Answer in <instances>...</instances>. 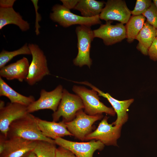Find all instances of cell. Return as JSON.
Wrapping results in <instances>:
<instances>
[{
	"instance_id": "obj_30",
	"label": "cell",
	"mask_w": 157,
	"mask_h": 157,
	"mask_svg": "<svg viewBox=\"0 0 157 157\" xmlns=\"http://www.w3.org/2000/svg\"><path fill=\"white\" fill-rule=\"evenodd\" d=\"M79 0H61L63 5L68 9L70 10L74 9Z\"/></svg>"
},
{
	"instance_id": "obj_9",
	"label": "cell",
	"mask_w": 157,
	"mask_h": 157,
	"mask_svg": "<svg viewBox=\"0 0 157 157\" xmlns=\"http://www.w3.org/2000/svg\"><path fill=\"white\" fill-rule=\"evenodd\" d=\"M108 117L106 116L94 131L87 135L85 140H96L104 145L117 146V140L121 135L122 126H113L108 122Z\"/></svg>"
},
{
	"instance_id": "obj_18",
	"label": "cell",
	"mask_w": 157,
	"mask_h": 157,
	"mask_svg": "<svg viewBox=\"0 0 157 157\" xmlns=\"http://www.w3.org/2000/svg\"><path fill=\"white\" fill-rule=\"evenodd\" d=\"M10 24L17 25L23 31H26L30 28L29 23L24 20L19 13L16 12L13 7H0V29Z\"/></svg>"
},
{
	"instance_id": "obj_33",
	"label": "cell",
	"mask_w": 157,
	"mask_h": 157,
	"mask_svg": "<svg viewBox=\"0 0 157 157\" xmlns=\"http://www.w3.org/2000/svg\"><path fill=\"white\" fill-rule=\"evenodd\" d=\"M5 103L2 100L0 101V109H1L3 108L5 106Z\"/></svg>"
},
{
	"instance_id": "obj_10",
	"label": "cell",
	"mask_w": 157,
	"mask_h": 157,
	"mask_svg": "<svg viewBox=\"0 0 157 157\" xmlns=\"http://www.w3.org/2000/svg\"><path fill=\"white\" fill-rule=\"evenodd\" d=\"M54 141L56 144L70 151L77 157H93L94 152L101 151L105 145L100 141L95 140L87 142H78L58 138Z\"/></svg>"
},
{
	"instance_id": "obj_6",
	"label": "cell",
	"mask_w": 157,
	"mask_h": 157,
	"mask_svg": "<svg viewBox=\"0 0 157 157\" xmlns=\"http://www.w3.org/2000/svg\"><path fill=\"white\" fill-rule=\"evenodd\" d=\"M77 38V55L73 60L74 64L82 67L84 65L90 68L92 60L90 56L91 43L94 38L90 27L79 25L76 28Z\"/></svg>"
},
{
	"instance_id": "obj_21",
	"label": "cell",
	"mask_w": 157,
	"mask_h": 157,
	"mask_svg": "<svg viewBox=\"0 0 157 157\" xmlns=\"http://www.w3.org/2000/svg\"><path fill=\"white\" fill-rule=\"evenodd\" d=\"M104 3L95 0H79L74 9L79 11L82 16L92 17L100 15Z\"/></svg>"
},
{
	"instance_id": "obj_8",
	"label": "cell",
	"mask_w": 157,
	"mask_h": 157,
	"mask_svg": "<svg viewBox=\"0 0 157 157\" xmlns=\"http://www.w3.org/2000/svg\"><path fill=\"white\" fill-rule=\"evenodd\" d=\"M103 117L102 114L89 115L81 110L77 113L73 119L65 123L67 129L73 136L83 141L86 137L92 132L93 124Z\"/></svg>"
},
{
	"instance_id": "obj_31",
	"label": "cell",
	"mask_w": 157,
	"mask_h": 157,
	"mask_svg": "<svg viewBox=\"0 0 157 157\" xmlns=\"http://www.w3.org/2000/svg\"><path fill=\"white\" fill-rule=\"evenodd\" d=\"M16 0H1L0 7L9 8L13 7Z\"/></svg>"
},
{
	"instance_id": "obj_26",
	"label": "cell",
	"mask_w": 157,
	"mask_h": 157,
	"mask_svg": "<svg viewBox=\"0 0 157 157\" xmlns=\"http://www.w3.org/2000/svg\"><path fill=\"white\" fill-rule=\"evenodd\" d=\"M151 0H137L134 9L131 11L132 15H142L150 6L151 3Z\"/></svg>"
},
{
	"instance_id": "obj_5",
	"label": "cell",
	"mask_w": 157,
	"mask_h": 157,
	"mask_svg": "<svg viewBox=\"0 0 157 157\" xmlns=\"http://www.w3.org/2000/svg\"><path fill=\"white\" fill-rule=\"evenodd\" d=\"M84 108L82 101L78 96L63 89L58 109L52 114L53 121L57 122L62 117V121L65 122L70 121L74 118L79 111Z\"/></svg>"
},
{
	"instance_id": "obj_11",
	"label": "cell",
	"mask_w": 157,
	"mask_h": 157,
	"mask_svg": "<svg viewBox=\"0 0 157 157\" xmlns=\"http://www.w3.org/2000/svg\"><path fill=\"white\" fill-rule=\"evenodd\" d=\"M63 90L62 86L60 85L51 91L42 89L39 98L27 106L28 113H31L46 109L51 110L55 112L57 110L61 100Z\"/></svg>"
},
{
	"instance_id": "obj_12",
	"label": "cell",
	"mask_w": 157,
	"mask_h": 157,
	"mask_svg": "<svg viewBox=\"0 0 157 157\" xmlns=\"http://www.w3.org/2000/svg\"><path fill=\"white\" fill-rule=\"evenodd\" d=\"M112 21L106 22L101 24L97 29L93 31L94 38L101 39L104 44L108 46L120 42L126 38L125 26L122 23L112 25Z\"/></svg>"
},
{
	"instance_id": "obj_23",
	"label": "cell",
	"mask_w": 157,
	"mask_h": 157,
	"mask_svg": "<svg viewBox=\"0 0 157 157\" xmlns=\"http://www.w3.org/2000/svg\"><path fill=\"white\" fill-rule=\"evenodd\" d=\"M56 144L55 142L37 141L33 151L37 157H56Z\"/></svg>"
},
{
	"instance_id": "obj_1",
	"label": "cell",
	"mask_w": 157,
	"mask_h": 157,
	"mask_svg": "<svg viewBox=\"0 0 157 157\" xmlns=\"http://www.w3.org/2000/svg\"><path fill=\"white\" fill-rule=\"evenodd\" d=\"M36 117L28 113L10 125L7 138L19 137L31 141L44 140L55 142L54 140L44 136L38 125Z\"/></svg>"
},
{
	"instance_id": "obj_34",
	"label": "cell",
	"mask_w": 157,
	"mask_h": 157,
	"mask_svg": "<svg viewBox=\"0 0 157 157\" xmlns=\"http://www.w3.org/2000/svg\"><path fill=\"white\" fill-rule=\"evenodd\" d=\"M153 3L157 8V0H153Z\"/></svg>"
},
{
	"instance_id": "obj_35",
	"label": "cell",
	"mask_w": 157,
	"mask_h": 157,
	"mask_svg": "<svg viewBox=\"0 0 157 157\" xmlns=\"http://www.w3.org/2000/svg\"><path fill=\"white\" fill-rule=\"evenodd\" d=\"M156 38H157V28L156 29Z\"/></svg>"
},
{
	"instance_id": "obj_20",
	"label": "cell",
	"mask_w": 157,
	"mask_h": 157,
	"mask_svg": "<svg viewBox=\"0 0 157 157\" xmlns=\"http://www.w3.org/2000/svg\"><path fill=\"white\" fill-rule=\"evenodd\" d=\"M0 96L7 97L11 103L19 104L27 106L35 101L33 96L30 95L28 97L16 91L10 87L1 77Z\"/></svg>"
},
{
	"instance_id": "obj_2",
	"label": "cell",
	"mask_w": 157,
	"mask_h": 157,
	"mask_svg": "<svg viewBox=\"0 0 157 157\" xmlns=\"http://www.w3.org/2000/svg\"><path fill=\"white\" fill-rule=\"evenodd\" d=\"M50 15V19L64 27L76 24L90 27L101 23L99 15L90 17H83L72 13L63 5H55Z\"/></svg>"
},
{
	"instance_id": "obj_25",
	"label": "cell",
	"mask_w": 157,
	"mask_h": 157,
	"mask_svg": "<svg viewBox=\"0 0 157 157\" xmlns=\"http://www.w3.org/2000/svg\"><path fill=\"white\" fill-rule=\"evenodd\" d=\"M142 15L146 18L147 21L150 25L157 28V8L153 2Z\"/></svg>"
},
{
	"instance_id": "obj_17",
	"label": "cell",
	"mask_w": 157,
	"mask_h": 157,
	"mask_svg": "<svg viewBox=\"0 0 157 157\" xmlns=\"http://www.w3.org/2000/svg\"><path fill=\"white\" fill-rule=\"evenodd\" d=\"M39 128L45 137L55 140L58 138L65 136H73L67 128L63 121L57 122H50L36 117Z\"/></svg>"
},
{
	"instance_id": "obj_22",
	"label": "cell",
	"mask_w": 157,
	"mask_h": 157,
	"mask_svg": "<svg viewBox=\"0 0 157 157\" xmlns=\"http://www.w3.org/2000/svg\"><path fill=\"white\" fill-rule=\"evenodd\" d=\"M145 17L142 15H132L126 24L125 26L126 33L127 41L132 42L142 28Z\"/></svg>"
},
{
	"instance_id": "obj_28",
	"label": "cell",
	"mask_w": 157,
	"mask_h": 157,
	"mask_svg": "<svg viewBox=\"0 0 157 157\" xmlns=\"http://www.w3.org/2000/svg\"><path fill=\"white\" fill-rule=\"evenodd\" d=\"M34 5L36 14V19L35 23V32L37 35H38L40 33L39 29L40 27L39 24V22L41 20V15L38 13V10L39 6L38 5V0H31Z\"/></svg>"
},
{
	"instance_id": "obj_13",
	"label": "cell",
	"mask_w": 157,
	"mask_h": 157,
	"mask_svg": "<svg viewBox=\"0 0 157 157\" xmlns=\"http://www.w3.org/2000/svg\"><path fill=\"white\" fill-rule=\"evenodd\" d=\"M125 1L122 0H109L99 15L100 19L116 20L126 24L131 17V12Z\"/></svg>"
},
{
	"instance_id": "obj_4",
	"label": "cell",
	"mask_w": 157,
	"mask_h": 157,
	"mask_svg": "<svg viewBox=\"0 0 157 157\" xmlns=\"http://www.w3.org/2000/svg\"><path fill=\"white\" fill-rule=\"evenodd\" d=\"M28 47L32 56L28 73L25 81L31 86L34 85L49 74L46 56L38 46L29 44Z\"/></svg>"
},
{
	"instance_id": "obj_27",
	"label": "cell",
	"mask_w": 157,
	"mask_h": 157,
	"mask_svg": "<svg viewBox=\"0 0 157 157\" xmlns=\"http://www.w3.org/2000/svg\"><path fill=\"white\" fill-rule=\"evenodd\" d=\"M148 55L150 59L154 61H157V38H156L148 49Z\"/></svg>"
},
{
	"instance_id": "obj_16",
	"label": "cell",
	"mask_w": 157,
	"mask_h": 157,
	"mask_svg": "<svg viewBox=\"0 0 157 157\" xmlns=\"http://www.w3.org/2000/svg\"><path fill=\"white\" fill-rule=\"evenodd\" d=\"M29 65L28 59L23 57L0 69V77L8 80L17 79L22 82L27 76Z\"/></svg>"
},
{
	"instance_id": "obj_19",
	"label": "cell",
	"mask_w": 157,
	"mask_h": 157,
	"mask_svg": "<svg viewBox=\"0 0 157 157\" xmlns=\"http://www.w3.org/2000/svg\"><path fill=\"white\" fill-rule=\"evenodd\" d=\"M156 28L146 21L136 36L138 41L137 49L143 55H148V49L156 38Z\"/></svg>"
},
{
	"instance_id": "obj_15",
	"label": "cell",
	"mask_w": 157,
	"mask_h": 157,
	"mask_svg": "<svg viewBox=\"0 0 157 157\" xmlns=\"http://www.w3.org/2000/svg\"><path fill=\"white\" fill-rule=\"evenodd\" d=\"M27 107L20 104L9 102L3 108L0 109L1 134L7 138L10 125L15 121L28 113Z\"/></svg>"
},
{
	"instance_id": "obj_24",
	"label": "cell",
	"mask_w": 157,
	"mask_h": 157,
	"mask_svg": "<svg viewBox=\"0 0 157 157\" xmlns=\"http://www.w3.org/2000/svg\"><path fill=\"white\" fill-rule=\"evenodd\" d=\"M22 54L31 55L28 45L26 43L19 49L13 51L3 50L0 53V69L5 66L15 57Z\"/></svg>"
},
{
	"instance_id": "obj_32",
	"label": "cell",
	"mask_w": 157,
	"mask_h": 157,
	"mask_svg": "<svg viewBox=\"0 0 157 157\" xmlns=\"http://www.w3.org/2000/svg\"><path fill=\"white\" fill-rule=\"evenodd\" d=\"M22 157H37L33 151H29L26 153Z\"/></svg>"
},
{
	"instance_id": "obj_7",
	"label": "cell",
	"mask_w": 157,
	"mask_h": 157,
	"mask_svg": "<svg viewBox=\"0 0 157 157\" xmlns=\"http://www.w3.org/2000/svg\"><path fill=\"white\" fill-rule=\"evenodd\" d=\"M36 141L19 137L8 138L0 135V157H22L33 151Z\"/></svg>"
},
{
	"instance_id": "obj_29",
	"label": "cell",
	"mask_w": 157,
	"mask_h": 157,
	"mask_svg": "<svg viewBox=\"0 0 157 157\" xmlns=\"http://www.w3.org/2000/svg\"><path fill=\"white\" fill-rule=\"evenodd\" d=\"M56 157H77L70 151L59 146L57 148Z\"/></svg>"
},
{
	"instance_id": "obj_3",
	"label": "cell",
	"mask_w": 157,
	"mask_h": 157,
	"mask_svg": "<svg viewBox=\"0 0 157 157\" xmlns=\"http://www.w3.org/2000/svg\"><path fill=\"white\" fill-rule=\"evenodd\" d=\"M72 90L81 98L84 106V112L87 114L95 115L105 113L112 116L115 115L116 113L114 109L100 101L98 93L94 90L74 85Z\"/></svg>"
},
{
	"instance_id": "obj_14",
	"label": "cell",
	"mask_w": 157,
	"mask_h": 157,
	"mask_svg": "<svg viewBox=\"0 0 157 157\" xmlns=\"http://www.w3.org/2000/svg\"><path fill=\"white\" fill-rule=\"evenodd\" d=\"M75 83L89 86L97 92L99 96H102L107 99L117 114L116 119L112 123L113 125L122 126L128 121L129 116L127 111L129 107L134 101L133 99L119 101L113 97L109 93H104L87 81H75Z\"/></svg>"
}]
</instances>
